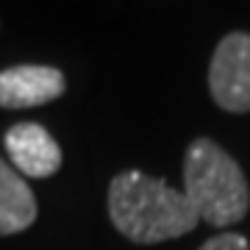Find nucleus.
Segmentation results:
<instances>
[{
	"label": "nucleus",
	"instance_id": "0eeeda50",
	"mask_svg": "<svg viewBox=\"0 0 250 250\" xmlns=\"http://www.w3.org/2000/svg\"><path fill=\"white\" fill-rule=\"evenodd\" d=\"M197 250H250V245L239 233H220V236H211L208 242H203Z\"/></svg>",
	"mask_w": 250,
	"mask_h": 250
},
{
	"label": "nucleus",
	"instance_id": "f257e3e1",
	"mask_svg": "<svg viewBox=\"0 0 250 250\" xmlns=\"http://www.w3.org/2000/svg\"><path fill=\"white\" fill-rule=\"evenodd\" d=\"M108 217L125 239L136 245L178 239L200 223L181 189L139 170L120 172L108 187Z\"/></svg>",
	"mask_w": 250,
	"mask_h": 250
},
{
	"label": "nucleus",
	"instance_id": "423d86ee",
	"mask_svg": "<svg viewBox=\"0 0 250 250\" xmlns=\"http://www.w3.org/2000/svg\"><path fill=\"white\" fill-rule=\"evenodd\" d=\"M36 220V197L25 178L0 159V236L31 228Z\"/></svg>",
	"mask_w": 250,
	"mask_h": 250
},
{
	"label": "nucleus",
	"instance_id": "20e7f679",
	"mask_svg": "<svg viewBox=\"0 0 250 250\" xmlns=\"http://www.w3.org/2000/svg\"><path fill=\"white\" fill-rule=\"evenodd\" d=\"M67 83L62 70L42 64H17L0 72V106L31 108L62 98Z\"/></svg>",
	"mask_w": 250,
	"mask_h": 250
},
{
	"label": "nucleus",
	"instance_id": "7ed1b4c3",
	"mask_svg": "<svg viewBox=\"0 0 250 250\" xmlns=\"http://www.w3.org/2000/svg\"><path fill=\"white\" fill-rule=\"evenodd\" d=\"M208 89L225 111H250V34L233 31L220 39L208 67Z\"/></svg>",
	"mask_w": 250,
	"mask_h": 250
},
{
	"label": "nucleus",
	"instance_id": "f03ea898",
	"mask_svg": "<svg viewBox=\"0 0 250 250\" xmlns=\"http://www.w3.org/2000/svg\"><path fill=\"white\" fill-rule=\"evenodd\" d=\"M184 195L197 217L214 228L236 225L250 208V187L242 167L206 136L187 147Z\"/></svg>",
	"mask_w": 250,
	"mask_h": 250
},
{
	"label": "nucleus",
	"instance_id": "39448f33",
	"mask_svg": "<svg viewBox=\"0 0 250 250\" xmlns=\"http://www.w3.org/2000/svg\"><path fill=\"white\" fill-rule=\"evenodd\" d=\"M6 150L17 172L28 178H50L62 167V147L36 123H20L6 134Z\"/></svg>",
	"mask_w": 250,
	"mask_h": 250
}]
</instances>
